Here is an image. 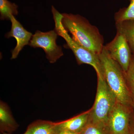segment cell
I'll list each match as a JSON object with an SVG mask.
<instances>
[{
  "mask_svg": "<svg viewBox=\"0 0 134 134\" xmlns=\"http://www.w3.org/2000/svg\"><path fill=\"white\" fill-rule=\"evenodd\" d=\"M129 131L130 134H134V110H133L130 122Z\"/></svg>",
  "mask_w": 134,
  "mask_h": 134,
  "instance_id": "cell-17",
  "label": "cell"
},
{
  "mask_svg": "<svg viewBox=\"0 0 134 134\" xmlns=\"http://www.w3.org/2000/svg\"><path fill=\"white\" fill-rule=\"evenodd\" d=\"M104 46L111 58L126 73L129 68L132 57L130 47L125 36L117 31L114 38Z\"/></svg>",
  "mask_w": 134,
  "mask_h": 134,
  "instance_id": "cell-7",
  "label": "cell"
},
{
  "mask_svg": "<svg viewBox=\"0 0 134 134\" xmlns=\"http://www.w3.org/2000/svg\"><path fill=\"white\" fill-rule=\"evenodd\" d=\"M130 21L116 23L117 31L122 34L126 38L130 47L134 51V21Z\"/></svg>",
  "mask_w": 134,
  "mask_h": 134,
  "instance_id": "cell-11",
  "label": "cell"
},
{
  "mask_svg": "<svg viewBox=\"0 0 134 134\" xmlns=\"http://www.w3.org/2000/svg\"><path fill=\"white\" fill-rule=\"evenodd\" d=\"M17 5L8 0H0V14L1 20H10L12 15L18 14Z\"/></svg>",
  "mask_w": 134,
  "mask_h": 134,
  "instance_id": "cell-12",
  "label": "cell"
},
{
  "mask_svg": "<svg viewBox=\"0 0 134 134\" xmlns=\"http://www.w3.org/2000/svg\"><path fill=\"white\" fill-rule=\"evenodd\" d=\"M97 78L96 99L93 107L89 110L88 122L107 126L108 116L117 101V99L108 87L104 78Z\"/></svg>",
  "mask_w": 134,
  "mask_h": 134,
  "instance_id": "cell-4",
  "label": "cell"
},
{
  "mask_svg": "<svg viewBox=\"0 0 134 134\" xmlns=\"http://www.w3.org/2000/svg\"><path fill=\"white\" fill-rule=\"evenodd\" d=\"M62 15L63 26L75 42L96 54L102 52L104 38L97 27L80 15L64 13Z\"/></svg>",
  "mask_w": 134,
  "mask_h": 134,
  "instance_id": "cell-1",
  "label": "cell"
},
{
  "mask_svg": "<svg viewBox=\"0 0 134 134\" xmlns=\"http://www.w3.org/2000/svg\"><path fill=\"white\" fill-rule=\"evenodd\" d=\"M58 134H80V133L71 132V131H68V130H64L60 131Z\"/></svg>",
  "mask_w": 134,
  "mask_h": 134,
  "instance_id": "cell-18",
  "label": "cell"
},
{
  "mask_svg": "<svg viewBox=\"0 0 134 134\" xmlns=\"http://www.w3.org/2000/svg\"><path fill=\"white\" fill-rule=\"evenodd\" d=\"M123 134H130V133L129 131H128L127 132H126V133Z\"/></svg>",
  "mask_w": 134,
  "mask_h": 134,
  "instance_id": "cell-20",
  "label": "cell"
},
{
  "mask_svg": "<svg viewBox=\"0 0 134 134\" xmlns=\"http://www.w3.org/2000/svg\"></svg>",
  "mask_w": 134,
  "mask_h": 134,
  "instance_id": "cell-21",
  "label": "cell"
},
{
  "mask_svg": "<svg viewBox=\"0 0 134 134\" xmlns=\"http://www.w3.org/2000/svg\"><path fill=\"white\" fill-rule=\"evenodd\" d=\"M125 73L129 87L134 88V56L132 57L128 69Z\"/></svg>",
  "mask_w": 134,
  "mask_h": 134,
  "instance_id": "cell-16",
  "label": "cell"
},
{
  "mask_svg": "<svg viewBox=\"0 0 134 134\" xmlns=\"http://www.w3.org/2000/svg\"><path fill=\"white\" fill-rule=\"evenodd\" d=\"M10 20L12 23L11 30L6 34L5 37L8 38L14 37L16 40V46L12 51L11 59H14L17 58L25 46L29 45L33 35L31 32L27 31L24 28L21 24L16 19L14 16H11Z\"/></svg>",
  "mask_w": 134,
  "mask_h": 134,
  "instance_id": "cell-8",
  "label": "cell"
},
{
  "mask_svg": "<svg viewBox=\"0 0 134 134\" xmlns=\"http://www.w3.org/2000/svg\"><path fill=\"white\" fill-rule=\"evenodd\" d=\"M0 122L1 126L5 127H14L15 123L8 105L2 101L0 103Z\"/></svg>",
  "mask_w": 134,
  "mask_h": 134,
  "instance_id": "cell-13",
  "label": "cell"
},
{
  "mask_svg": "<svg viewBox=\"0 0 134 134\" xmlns=\"http://www.w3.org/2000/svg\"><path fill=\"white\" fill-rule=\"evenodd\" d=\"M80 134H110L107 126L88 122Z\"/></svg>",
  "mask_w": 134,
  "mask_h": 134,
  "instance_id": "cell-15",
  "label": "cell"
},
{
  "mask_svg": "<svg viewBox=\"0 0 134 134\" xmlns=\"http://www.w3.org/2000/svg\"><path fill=\"white\" fill-rule=\"evenodd\" d=\"M89 111L65 121L57 123L59 131L68 130L80 133L88 122Z\"/></svg>",
  "mask_w": 134,
  "mask_h": 134,
  "instance_id": "cell-9",
  "label": "cell"
},
{
  "mask_svg": "<svg viewBox=\"0 0 134 134\" xmlns=\"http://www.w3.org/2000/svg\"><path fill=\"white\" fill-rule=\"evenodd\" d=\"M52 11L55 22L54 30L58 36L63 38L66 42L64 45V47L72 50L79 65L86 64L92 66L96 71L97 77L104 78L103 68L98 54L85 49L75 42L63 26L61 21L62 14L53 6Z\"/></svg>",
  "mask_w": 134,
  "mask_h": 134,
  "instance_id": "cell-3",
  "label": "cell"
},
{
  "mask_svg": "<svg viewBox=\"0 0 134 134\" xmlns=\"http://www.w3.org/2000/svg\"><path fill=\"white\" fill-rule=\"evenodd\" d=\"M116 23L125 21H134V0H131L130 4L126 8L121 9L115 14Z\"/></svg>",
  "mask_w": 134,
  "mask_h": 134,
  "instance_id": "cell-14",
  "label": "cell"
},
{
  "mask_svg": "<svg viewBox=\"0 0 134 134\" xmlns=\"http://www.w3.org/2000/svg\"><path fill=\"white\" fill-rule=\"evenodd\" d=\"M59 132L57 123L40 121L31 125L23 134H58Z\"/></svg>",
  "mask_w": 134,
  "mask_h": 134,
  "instance_id": "cell-10",
  "label": "cell"
},
{
  "mask_svg": "<svg viewBox=\"0 0 134 134\" xmlns=\"http://www.w3.org/2000/svg\"><path fill=\"white\" fill-rule=\"evenodd\" d=\"M131 90V95H132V107L134 110V88L130 87Z\"/></svg>",
  "mask_w": 134,
  "mask_h": 134,
  "instance_id": "cell-19",
  "label": "cell"
},
{
  "mask_svg": "<svg viewBox=\"0 0 134 134\" xmlns=\"http://www.w3.org/2000/svg\"><path fill=\"white\" fill-rule=\"evenodd\" d=\"M58 36L54 30L47 32L37 31L32 36L29 45L34 48H42L49 62L54 63L63 55L61 47L56 44Z\"/></svg>",
  "mask_w": 134,
  "mask_h": 134,
  "instance_id": "cell-5",
  "label": "cell"
},
{
  "mask_svg": "<svg viewBox=\"0 0 134 134\" xmlns=\"http://www.w3.org/2000/svg\"><path fill=\"white\" fill-rule=\"evenodd\" d=\"M98 55L103 68L104 78L117 101L132 107L131 90L125 72L120 65L111 58L104 46Z\"/></svg>",
  "mask_w": 134,
  "mask_h": 134,
  "instance_id": "cell-2",
  "label": "cell"
},
{
  "mask_svg": "<svg viewBox=\"0 0 134 134\" xmlns=\"http://www.w3.org/2000/svg\"><path fill=\"white\" fill-rule=\"evenodd\" d=\"M133 108L117 101L110 112L107 126L110 134H123L129 131Z\"/></svg>",
  "mask_w": 134,
  "mask_h": 134,
  "instance_id": "cell-6",
  "label": "cell"
}]
</instances>
